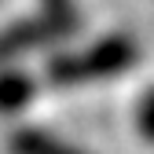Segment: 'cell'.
<instances>
[{
	"label": "cell",
	"instance_id": "6da1fadb",
	"mask_svg": "<svg viewBox=\"0 0 154 154\" xmlns=\"http://www.w3.org/2000/svg\"><path fill=\"white\" fill-rule=\"evenodd\" d=\"M136 59V48L125 37H106L95 48L88 51H77V55H63L48 66V77L55 85H81V81H99V77L110 73H121L132 66Z\"/></svg>",
	"mask_w": 154,
	"mask_h": 154
},
{
	"label": "cell",
	"instance_id": "5b68a950",
	"mask_svg": "<svg viewBox=\"0 0 154 154\" xmlns=\"http://www.w3.org/2000/svg\"><path fill=\"white\" fill-rule=\"evenodd\" d=\"M140 132L147 140H154V88L147 92V99L140 103Z\"/></svg>",
	"mask_w": 154,
	"mask_h": 154
},
{
	"label": "cell",
	"instance_id": "3957f363",
	"mask_svg": "<svg viewBox=\"0 0 154 154\" xmlns=\"http://www.w3.org/2000/svg\"><path fill=\"white\" fill-rule=\"evenodd\" d=\"M11 150H15V154H77L73 147H66V143H59V140L44 136V132H33V128L15 132Z\"/></svg>",
	"mask_w": 154,
	"mask_h": 154
},
{
	"label": "cell",
	"instance_id": "8992f818",
	"mask_svg": "<svg viewBox=\"0 0 154 154\" xmlns=\"http://www.w3.org/2000/svg\"><path fill=\"white\" fill-rule=\"evenodd\" d=\"M44 4H48L55 15H66V0H44Z\"/></svg>",
	"mask_w": 154,
	"mask_h": 154
},
{
	"label": "cell",
	"instance_id": "7a4b0ae2",
	"mask_svg": "<svg viewBox=\"0 0 154 154\" xmlns=\"http://www.w3.org/2000/svg\"><path fill=\"white\" fill-rule=\"evenodd\" d=\"M66 26H70L66 15H51V18L18 22V26L4 29V33H0V63H8L11 55H18V51H29V48H37V44L51 41V37H59Z\"/></svg>",
	"mask_w": 154,
	"mask_h": 154
},
{
	"label": "cell",
	"instance_id": "277c9868",
	"mask_svg": "<svg viewBox=\"0 0 154 154\" xmlns=\"http://www.w3.org/2000/svg\"><path fill=\"white\" fill-rule=\"evenodd\" d=\"M33 99V81L26 73H0V110H18Z\"/></svg>",
	"mask_w": 154,
	"mask_h": 154
}]
</instances>
